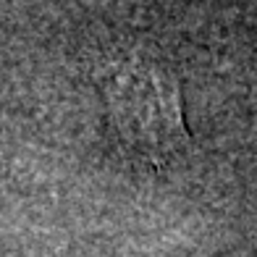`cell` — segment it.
<instances>
[{"mask_svg": "<svg viewBox=\"0 0 257 257\" xmlns=\"http://www.w3.org/2000/svg\"><path fill=\"white\" fill-rule=\"evenodd\" d=\"M100 81L126 147L155 163L186 147L179 87L168 71L145 58H118L102 66Z\"/></svg>", "mask_w": 257, "mask_h": 257, "instance_id": "6da1fadb", "label": "cell"}]
</instances>
